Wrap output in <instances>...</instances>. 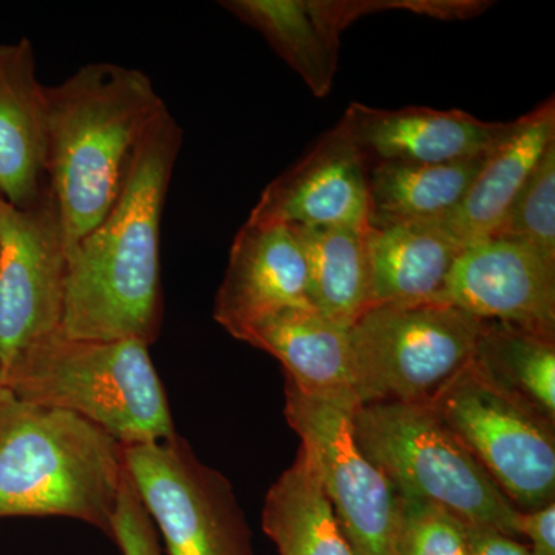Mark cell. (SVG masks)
<instances>
[{
  "label": "cell",
  "instance_id": "obj_1",
  "mask_svg": "<svg viewBox=\"0 0 555 555\" xmlns=\"http://www.w3.org/2000/svg\"><path fill=\"white\" fill-rule=\"evenodd\" d=\"M181 142L166 105L139 142L115 206L68 251L61 324L68 337L149 346L159 337L160 221Z\"/></svg>",
  "mask_w": 555,
  "mask_h": 555
},
{
  "label": "cell",
  "instance_id": "obj_2",
  "mask_svg": "<svg viewBox=\"0 0 555 555\" xmlns=\"http://www.w3.org/2000/svg\"><path fill=\"white\" fill-rule=\"evenodd\" d=\"M164 107L144 72L108 62L47 87V184L68 251L115 206L139 142Z\"/></svg>",
  "mask_w": 555,
  "mask_h": 555
},
{
  "label": "cell",
  "instance_id": "obj_3",
  "mask_svg": "<svg viewBox=\"0 0 555 555\" xmlns=\"http://www.w3.org/2000/svg\"><path fill=\"white\" fill-rule=\"evenodd\" d=\"M126 447L82 416L0 392V518L67 517L112 539Z\"/></svg>",
  "mask_w": 555,
  "mask_h": 555
},
{
  "label": "cell",
  "instance_id": "obj_4",
  "mask_svg": "<svg viewBox=\"0 0 555 555\" xmlns=\"http://www.w3.org/2000/svg\"><path fill=\"white\" fill-rule=\"evenodd\" d=\"M150 346L72 338L62 328L0 371V387L27 403L82 416L124 447L178 436Z\"/></svg>",
  "mask_w": 555,
  "mask_h": 555
},
{
  "label": "cell",
  "instance_id": "obj_5",
  "mask_svg": "<svg viewBox=\"0 0 555 555\" xmlns=\"http://www.w3.org/2000/svg\"><path fill=\"white\" fill-rule=\"evenodd\" d=\"M352 422L358 447L400 499L436 506L462 525L520 537V511L430 404H361Z\"/></svg>",
  "mask_w": 555,
  "mask_h": 555
},
{
  "label": "cell",
  "instance_id": "obj_6",
  "mask_svg": "<svg viewBox=\"0 0 555 555\" xmlns=\"http://www.w3.org/2000/svg\"><path fill=\"white\" fill-rule=\"evenodd\" d=\"M485 321L441 302L379 305L349 328L358 403H426L476 356Z\"/></svg>",
  "mask_w": 555,
  "mask_h": 555
},
{
  "label": "cell",
  "instance_id": "obj_7",
  "mask_svg": "<svg viewBox=\"0 0 555 555\" xmlns=\"http://www.w3.org/2000/svg\"><path fill=\"white\" fill-rule=\"evenodd\" d=\"M429 404L520 513L555 502V423L474 361Z\"/></svg>",
  "mask_w": 555,
  "mask_h": 555
},
{
  "label": "cell",
  "instance_id": "obj_8",
  "mask_svg": "<svg viewBox=\"0 0 555 555\" xmlns=\"http://www.w3.org/2000/svg\"><path fill=\"white\" fill-rule=\"evenodd\" d=\"M127 473L169 555H254L251 531L228 478L184 438L126 447Z\"/></svg>",
  "mask_w": 555,
  "mask_h": 555
},
{
  "label": "cell",
  "instance_id": "obj_9",
  "mask_svg": "<svg viewBox=\"0 0 555 555\" xmlns=\"http://www.w3.org/2000/svg\"><path fill=\"white\" fill-rule=\"evenodd\" d=\"M352 414L353 409L302 396L286 383L284 415L315 462L353 555H397L400 496L358 447Z\"/></svg>",
  "mask_w": 555,
  "mask_h": 555
},
{
  "label": "cell",
  "instance_id": "obj_10",
  "mask_svg": "<svg viewBox=\"0 0 555 555\" xmlns=\"http://www.w3.org/2000/svg\"><path fill=\"white\" fill-rule=\"evenodd\" d=\"M67 254L49 188L30 207L13 206L0 195V371L61 328Z\"/></svg>",
  "mask_w": 555,
  "mask_h": 555
},
{
  "label": "cell",
  "instance_id": "obj_11",
  "mask_svg": "<svg viewBox=\"0 0 555 555\" xmlns=\"http://www.w3.org/2000/svg\"><path fill=\"white\" fill-rule=\"evenodd\" d=\"M436 302L555 337V262L520 241H474L463 247Z\"/></svg>",
  "mask_w": 555,
  "mask_h": 555
},
{
  "label": "cell",
  "instance_id": "obj_12",
  "mask_svg": "<svg viewBox=\"0 0 555 555\" xmlns=\"http://www.w3.org/2000/svg\"><path fill=\"white\" fill-rule=\"evenodd\" d=\"M367 163L341 126L326 131L264 189L247 221L292 228H369Z\"/></svg>",
  "mask_w": 555,
  "mask_h": 555
},
{
  "label": "cell",
  "instance_id": "obj_13",
  "mask_svg": "<svg viewBox=\"0 0 555 555\" xmlns=\"http://www.w3.org/2000/svg\"><path fill=\"white\" fill-rule=\"evenodd\" d=\"M367 166L375 163L441 164L488 155L513 122H486L462 109L347 107L339 120Z\"/></svg>",
  "mask_w": 555,
  "mask_h": 555
},
{
  "label": "cell",
  "instance_id": "obj_14",
  "mask_svg": "<svg viewBox=\"0 0 555 555\" xmlns=\"http://www.w3.org/2000/svg\"><path fill=\"white\" fill-rule=\"evenodd\" d=\"M305 306H312L308 264L295 229L247 221L230 248L214 320L236 338L257 321Z\"/></svg>",
  "mask_w": 555,
  "mask_h": 555
},
{
  "label": "cell",
  "instance_id": "obj_15",
  "mask_svg": "<svg viewBox=\"0 0 555 555\" xmlns=\"http://www.w3.org/2000/svg\"><path fill=\"white\" fill-rule=\"evenodd\" d=\"M236 339L275 357L286 383L302 396L353 411L360 406L349 328L312 306L280 310L244 328Z\"/></svg>",
  "mask_w": 555,
  "mask_h": 555
},
{
  "label": "cell",
  "instance_id": "obj_16",
  "mask_svg": "<svg viewBox=\"0 0 555 555\" xmlns=\"http://www.w3.org/2000/svg\"><path fill=\"white\" fill-rule=\"evenodd\" d=\"M47 87L27 38L0 46V195L16 207L47 188Z\"/></svg>",
  "mask_w": 555,
  "mask_h": 555
},
{
  "label": "cell",
  "instance_id": "obj_17",
  "mask_svg": "<svg viewBox=\"0 0 555 555\" xmlns=\"http://www.w3.org/2000/svg\"><path fill=\"white\" fill-rule=\"evenodd\" d=\"M555 141L554 98L513 120V129L486 155L465 198L438 224L463 246L494 236L526 179Z\"/></svg>",
  "mask_w": 555,
  "mask_h": 555
},
{
  "label": "cell",
  "instance_id": "obj_18",
  "mask_svg": "<svg viewBox=\"0 0 555 555\" xmlns=\"http://www.w3.org/2000/svg\"><path fill=\"white\" fill-rule=\"evenodd\" d=\"M221 5L261 33L315 96L328 94L338 67L339 38L353 22L349 2L228 0Z\"/></svg>",
  "mask_w": 555,
  "mask_h": 555
},
{
  "label": "cell",
  "instance_id": "obj_19",
  "mask_svg": "<svg viewBox=\"0 0 555 555\" xmlns=\"http://www.w3.org/2000/svg\"><path fill=\"white\" fill-rule=\"evenodd\" d=\"M463 247L438 222L369 225L374 306L436 302Z\"/></svg>",
  "mask_w": 555,
  "mask_h": 555
},
{
  "label": "cell",
  "instance_id": "obj_20",
  "mask_svg": "<svg viewBox=\"0 0 555 555\" xmlns=\"http://www.w3.org/2000/svg\"><path fill=\"white\" fill-rule=\"evenodd\" d=\"M485 159L486 155L441 164H371L369 225L443 221L465 198Z\"/></svg>",
  "mask_w": 555,
  "mask_h": 555
},
{
  "label": "cell",
  "instance_id": "obj_21",
  "mask_svg": "<svg viewBox=\"0 0 555 555\" xmlns=\"http://www.w3.org/2000/svg\"><path fill=\"white\" fill-rule=\"evenodd\" d=\"M261 525L280 555H353L305 447L269 489Z\"/></svg>",
  "mask_w": 555,
  "mask_h": 555
},
{
  "label": "cell",
  "instance_id": "obj_22",
  "mask_svg": "<svg viewBox=\"0 0 555 555\" xmlns=\"http://www.w3.org/2000/svg\"><path fill=\"white\" fill-rule=\"evenodd\" d=\"M294 229L308 264L310 302L338 326L352 327L374 308L369 228Z\"/></svg>",
  "mask_w": 555,
  "mask_h": 555
},
{
  "label": "cell",
  "instance_id": "obj_23",
  "mask_svg": "<svg viewBox=\"0 0 555 555\" xmlns=\"http://www.w3.org/2000/svg\"><path fill=\"white\" fill-rule=\"evenodd\" d=\"M473 361L492 382L555 423V337L485 321Z\"/></svg>",
  "mask_w": 555,
  "mask_h": 555
},
{
  "label": "cell",
  "instance_id": "obj_24",
  "mask_svg": "<svg viewBox=\"0 0 555 555\" xmlns=\"http://www.w3.org/2000/svg\"><path fill=\"white\" fill-rule=\"evenodd\" d=\"M494 236L520 241L555 262V141L526 179Z\"/></svg>",
  "mask_w": 555,
  "mask_h": 555
},
{
  "label": "cell",
  "instance_id": "obj_25",
  "mask_svg": "<svg viewBox=\"0 0 555 555\" xmlns=\"http://www.w3.org/2000/svg\"><path fill=\"white\" fill-rule=\"evenodd\" d=\"M401 502V532L397 555H469L463 525L426 503Z\"/></svg>",
  "mask_w": 555,
  "mask_h": 555
},
{
  "label": "cell",
  "instance_id": "obj_26",
  "mask_svg": "<svg viewBox=\"0 0 555 555\" xmlns=\"http://www.w3.org/2000/svg\"><path fill=\"white\" fill-rule=\"evenodd\" d=\"M112 540L122 555H163L156 526L126 474L112 521Z\"/></svg>",
  "mask_w": 555,
  "mask_h": 555
},
{
  "label": "cell",
  "instance_id": "obj_27",
  "mask_svg": "<svg viewBox=\"0 0 555 555\" xmlns=\"http://www.w3.org/2000/svg\"><path fill=\"white\" fill-rule=\"evenodd\" d=\"M518 532L529 540L532 555H555V502L521 513Z\"/></svg>",
  "mask_w": 555,
  "mask_h": 555
},
{
  "label": "cell",
  "instance_id": "obj_28",
  "mask_svg": "<svg viewBox=\"0 0 555 555\" xmlns=\"http://www.w3.org/2000/svg\"><path fill=\"white\" fill-rule=\"evenodd\" d=\"M469 555H532L525 543L494 529L463 525Z\"/></svg>",
  "mask_w": 555,
  "mask_h": 555
},
{
  "label": "cell",
  "instance_id": "obj_29",
  "mask_svg": "<svg viewBox=\"0 0 555 555\" xmlns=\"http://www.w3.org/2000/svg\"><path fill=\"white\" fill-rule=\"evenodd\" d=\"M0 392H2V387H0Z\"/></svg>",
  "mask_w": 555,
  "mask_h": 555
}]
</instances>
